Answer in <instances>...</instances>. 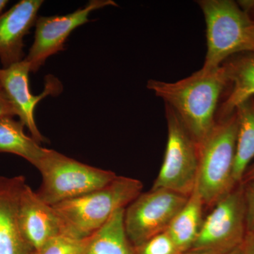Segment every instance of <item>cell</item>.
Segmentation results:
<instances>
[{"label": "cell", "instance_id": "1", "mask_svg": "<svg viewBox=\"0 0 254 254\" xmlns=\"http://www.w3.org/2000/svg\"><path fill=\"white\" fill-rule=\"evenodd\" d=\"M228 86L222 66L201 68L189 77L176 82L151 79L147 88L175 110L197 143L211 131L216 123L219 102Z\"/></svg>", "mask_w": 254, "mask_h": 254}, {"label": "cell", "instance_id": "2", "mask_svg": "<svg viewBox=\"0 0 254 254\" xmlns=\"http://www.w3.org/2000/svg\"><path fill=\"white\" fill-rule=\"evenodd\" d=\"M141 181L118 176L99 190L53 205L66 236L83 240L91 237L120 209L126 208L142 193Z\"/></svg>", "mask_w": 254, "mask_h": 254}, {"label": "cell", "instance_id": "3", "mask_svg": "<svg viewBox=\"0 0 254 254\" xmlns=\"http://www.w3.org/2000/svg\"><path fill=\"white\" fill-rule=\"evenodd\" d=\"M237 133L235 112L228 118L216 120L211 131L198 145L195 189L204 205H215L237 186L233 179Z\"/></svg>", "mask_w": 254, "mask_h": 254}, {"label": "cell", "instance_id": "4", "mask_svg": "<svg viewBox=\"0 0 254 254\" xmlns=\"http://www.w3.org/2000/svg\"><path fill=\"white\" fill-rule=\"evenodd\" d=\"M206 23L207 53L203 67L221 66L233 55L254 53V23L232 0L197 1Z\"/></svg>", "mask_w": 254, "mask_h": 254}, {"label": "cell", "instance_id": "5", "mask_svg": "<svg viewBox=\"0 0 254 254\" xmlns=\"http://www.w3.org/2000/svg\"><path fill=\"white\" fill-rule=\"evenodd\" d=\"M36 168L43 178L37 193L52 206L103 188L118 177L52 149H48Z\"/></svg>", "mask_w": 254, "mask_h": 254}, {"label": "cell", "instance_id": "6", "mask_svg": "<svg viewBox=\"0 0 254 254\" xmlns=\"http://www.w3.org/2000/svg\"><path fill=\"white\" fill-rule=\"evenodd\" d=\"M168 141L161 168L152 189L190 197L196 185L198 145L173 108L165 105Z\"/></svg>", "mask_w": 254, "mask_h": 254}, {"label": "cell", "instance_id": "7", "mask_svg": "<svg viewBox=\"0 0 254 254\" xmlns=\"http://www.w3.org/2000/svg\"><path fill=\"white\" fill-rule=\"evenodd\" d=\"M214 206L203 220L199 235L190 250L226 254L243 244L247 233L243 184L237 185Z\"/></svg>", "mask_w": 254, "mask_h": 254}, {"label": "cell", "instance_id": "8", "mask_svg": "<svg viewBox=\"0 0 254 254\" xmlns=\"http://www.w3.org/2000/svg\"><path fill=\"white\" fill-rule=\"evenodd\" d=\"M189 197L163 189L141 193L125 208V226L133 247L168 230Z\"/></svg>", "mask_w": 254, "mask_h": 254}, {"label": "cell", "instance_id": "9", "mask_svg": "<svg viewBox=\"0 0 254 254\" xmlns=\"http://www.w3.org/2000/svg\"><path fill=\"white\" fill-rule=\"evenodd\" d=\"M108 6H118L113 0H91L83 8L65 15L38 16L36 23L34 41L24 60L31 72H36L52 55L64 49V44L76 28L89 22L88 16L97 9Z\"/></svg>", "mask_w": 254, "mask_h": 254}, {"label": "cell", "instance_id": "10", "mask_svg": "<svg viewBox=\"0 0 254 254\" xmlns=\"http://www.w3.org/2000/svg\"><path fill=\"white\" fill-rule=\"evenodd\" d=\"M30 72L29 64L25 60L9 67L0 68V84L32 138L39 143H46V138L36 125L35 110L38 103L48 95L60 94L63 91V84L55 76H48L43 91L39 95H34L30 90Z\"/></svg>", "mask_w": 254, "mask_h": 254}, {"label": "cell", "instance_id": "11", "mask_svg": "<svg viewBox=\"0 0 254 254\" xmlns=\"http://www.w3.org/2000/svg\"><path fill=\"white\" fill-rule=\"evenodd\" d=\"M18 218L23 235L36 252L53 239L66 236L54 207L45 203L27 183L20 195Z\"/></svg>", "mask_w": 254, "mask_h": 254}, {"label": "cell", "instance_id": "12", "mask_svg": "<svg viewBox=\"0 0 254 254\" xmlns=\"http://www.w3.org/2000/svg\"><path fill=\"white\" fill-rule=\"evenodd\" d=\"M43 2L21 0L0 16V62L3 68L24 60L23 39L36 25Z\"/></svg>", "mask_w": 254, "mask_h": 254}, {"label": "cell", "instance_id": "13", "mask_svg": "<svg viewBox=\"0 0 254 254\" xmlns=\"http://www.w3.org/2000/svg\"><path fill=\"white\" fill-rule=\"evenodd\" d=\"M26 178L0 177V254H36L23 235L18 202Z\"/></svg>", "mask_w": 254, "mask_h": 254}, {"label": "cell", "instance_id": "14", "mask_svg": "<svg viewBox=\"0 0 254 254\" xmlns=\"http://www.w3.org/2000/svg\"><path fill=\"white\" fill-rule=\"evenodd\" d=\"M229 59L222 66L231 88L218 110L216 120L228 118L239 105L254 98V53H242Z\"/></svg>", "mask_w": 254, "mask_h": 254}, {"label": "cell", "instance_id": "15", "mask_svg": "<svg viewBox=\"0 0 254 254\" xmlns=\"http://www.w3.org/2000/svg\"><path fill=\"white\" fill-rule=\"evenodd\" d=\"M203 200L194 189L166 230L182 254L191 250L199 235L203 222Z\"/></svg>", "mask_w": 254, "mask_h": 254}, {"label": "cell", "instance_id": "16", "mask_svg": "<svg viewBox=\"0 0 254 254\" xmlns=\"http://www.w3.org/2000/svg\"><path fill=\"white\" fill-rule=\"evenodd\" d=\"M24 128L23 124L14 118L0 119V153L18 155L36 168L48 148L28 136Z\"/></svg>", "mask_w": 254, "mask_h": 254}, {"label": "cell", "instance_id": "17", "mask_svg": "<svg viewBox=\"0 0 254 254\" xmlns=\"http://www.w3.org/2000/svg\"><path fill=\"white\" fill-rule=\"evenodd\" d=\"M125 211L118 210L90 237L83 254H134L125 230Z\"/></svg>", "mask_w": 254, "mask_h": 254}, {"label": "cell", "instance_id": "18", "mask_svg": "<svg viewBox=\"0 0 254 254\" xmlns=\"http://www.w3.org/2000/svg\"><path fill=\"white\" fill-rule=\"evenodd\" d=\"M237 117L236 151L234 182L242 183L246 171L254 158V100L244 102L235 110Z\"/></svg>", "mask_w": 254, "mask_h": 254}, {"label": "cell", "instance_id": "19", "mask_svg": "<svg viewBox=\"0 0 254 254\" xmlns=\"http://www.w3.org/2000/svg\"><path fill=\"white\" fill-rule=\"evenodd\" d=\"M89 240L90 237L83 240H77L62 235L50 241L36 254H83Z\"/></svg>", "mask_w": 254, "mask_h": 254}, {"label": "cell", "instance_id": "20", "mask_svg": "<svg viewBox=\"0 0 254 254\" xmlns=\"http://www.w3.org/2000/svg\"><path fill=\"white\" fill-rule=\"evenodd\" d=\"M134 248V254H183L167 231Z\"/></svg>", "mask_w": 254, "mask_h": 254}, {"label": "cell", "instance_id": "21", "mask_svg": "<svg viewBox=\"0 0 254 254\" xmlns=\"http://www.w3.org/2000/svg\"><path fill=\"white\" fill-rule=\"evenodd\" d=\"M247 209V232L254 231V182L243 184Z\"/></svg>", "mask_w": 254, "mask_h": 254}, {"label": "cell", "instance_id": "22", "mask_svg": "<svg viewBox=\"0 0 254 254\" xmlns=\"http://www.w3.org/2000/svg\"><path fill=\"white\" fill-rule=\"evenodd\" d=\"M14 116L17 115L12 103L4 91L0 92V119L14 118Z\"/></svg>", "mask_w": 254, "mask_h": 254}, {"label": "cell", "instance_id": "23", "mask_svg": "<svg viewBox=\"0 0 254 254\" xmlns=\"http://www.w3.org/2000/svg\"><path fill=\"white\" fill-rule=\"evenodd\" d=\"M241 247L243 254H254V231L247 232Z\"/></svg>", "mask_w": 254, "mask_h": 254}, {"label": "cell", "instance_id": "24", "mask_svg": "<svg viewBox=\"0 0 254 254\" xmlns=\"http://www.w3.org/2000/svg\"><path fill=\"white\" fill-rule=\"evenodd\" d=\"M240 7L254 22V0H243L237 1Z\"/></svg>", "mask_w": 254, "mask_h": 254}, {"label": "cell", "instance_id": "25", "mask_svg": "<svg viewBox=\"0 0 254 254\" xmlns=\"http://www.w3.org/2000/svg\"><path fill=\"white\" fill-rule=\"evenodd\" d=\"M254 182V163L247 169L242 180V184Z\"/></svg>", "mask_w": 254, "mask_h": 254}, {"label": "cell", "instance_id": "26", "mask_svg": "<svg viewBox=\"0 0 254 254\" xmlns=\"http://www.w3.org/2000/svg\"><path fill=\"white\" fill-rule=\"evenodd\" d=\"M183 254H221L218 253L216 252H213V251L207 250H190L187 253Z\"/></svg>", "mask_w": 254, "mask_h": 254}, {"label": "cell", "instance_id": "27", "mask_svg": "<svg viewBox=\"0 0 254 254\" xmlns=\"http://www.w3.org/2000/svg\"><path fill=\"white\" fill-rule=\"evenodd\" d=\"M9 3L8 0H0V16L1 15L3 10L6 7V5Z\"/></svg>", "mask_w": 254, "mask_h": 254}, {"label": "cell", "instance_id": "28", "mask_svg": "<svg viewBox=\"0 0 254 254\" xmlns=\"http://www.w3.org/2000/svg\"><path fill=\"white\" fill-rule=\"evenodd\" d=\"M242 247V246H241ZM239 247V248L236 249L232 252H230V253H227L226 254H243V252H242V247Z\"/></svg>", "mask_w": 254, "mask_h": 254}, {"label": "cell", "instance_id": "29", "mask_svg": "<svg viewBox=\"0 0 254 254\" xmlns=\"http://www.w3.org/2000/svg\"><path fill=\"white\" fill-rule=\"evenodd\" d=\"M3 91L2 88H1V84H0V92Z\"/></svg>", "mask_w": 254, "mask_h": 254}, {"label": "cell", "instance_id": "30", "mask_svg": "<svg viewBox=\"0 0 254 254\" xmlns=\"http://www.w3.org/2000/svg\"><path fill=\"white\" fill-rule=\"evenodd\" d=\"M253 99L254 100V98H253Z\"/></svg>", "mask_w": 254, "mask_h": 254}, {"label": "cell", "instance_id": "31", "mask_svg": "<svg viewBox=\"0 0 254 254\" xmlns=\"http://www.w3.org/2000/svg\"></svg>", "mask_w": 254, "mask_h": 254}]
</instances>
